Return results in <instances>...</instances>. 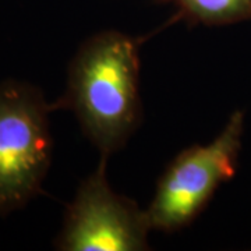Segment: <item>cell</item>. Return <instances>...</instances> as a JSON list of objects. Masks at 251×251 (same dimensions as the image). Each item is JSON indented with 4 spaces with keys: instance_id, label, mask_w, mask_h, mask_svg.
Segmentation results:
<instances>
[{
    "instance_id": "cell-2",
    "label": "cell",
    "mask_w": 251,
    "mask_h": 251,
    "mask_svg": "<svg viewBox=\"0 0 251 251\" xmlns=\"http://www.w3.org/2000/svg\"><path fill=\"white\" fill-rule=\"evenodd\" d=\"M50 112L39 87L14 78L0 82V216L42 191L53 151Z\"/></svg>"
},
{
    "instance_id": "cell-3",
    "label": "cell",
    "mask_w": 251,
    "mask_h": 251,
    "mask_svg": "<svg viewBox=\"0 0 251 251\" xmlns=\"http://www.w3.org/2000/svg\"><path fill=\"white\" fill-rule=\"evenodd\" d=\"M244 131V113L236 110L206 145L184 148L166 166L147 208L152 230L173 233L194 222L216 190L236 176Z\"/></svg>"
},
{
    "instance_id": "cell-1",
    "label": "cell",
    "mask_w": 251,
    "mask_h": 251,
    "mask_svg": "<svg viewBox=\"0 0 251 251\" xmlns=\"http://www.w3.org/2000/svg\"><path fill=\"white\" fill-rule=\"evenodd\" d=\"M141 39L115 29L87 38L67 70L52 110H70L102 158L120 151L143 122Z\"/></svg>"
},
{
    "instance_id": "cell-4",
    "label": "cell",
    "mask_w": 251,
    "mask_h": 251,
    "mask_svg": "<svg viewBox=\"0 0 251 251\" xmlns=\"http://www.w3.org/2000/svg\"><path fill=\"white\" fill-rule=\"evenodd\" d=\"M147 212L109 186L106 158L82 180L66 208L62 230L54 240L60 251L148 250L151 232Z\"/></svg>"
},
{
    "instance_id": "cell-5",
    "label": "cell",
    "mask_w": 251,
    "mask_h": 251,
    "mask_svg": "<svg viewBox=\"0 0 251 251\" xmlns=\"http://www.w3.org/2000/svg\"><path fill=\"white\" fill-rule=\"evenodd\" d=\"M171 4L173 21L188 25L222 27L251 20V0H155Z\"/></svg>"
}]
</instances>
